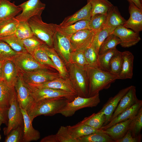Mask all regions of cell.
<instances>
[{"label":"cell","mask_w":142,"mask_h":142,"mask_svg":"<svg viewBox=\"0 0 142 142\" xmlns=\"http://www.w3.org/2000/svg\"><path fill=\"white\" fill-rule=\"evenodd\" d=\"M89 22V21L82 20L65 26H61L56 24H55V25L57 31L69 38L80 30L85 29H90Z\"/></svg>","instance_id":"cell-28"},{"label":"cell","mask_w":142,"mask_h":142,"mask_svg":"<svg viewBox=\"0 0 142 142\" xmlns=\"http://www.w3.org/2000/svg\"><path fill=\"white\" fill-rule=\"evenodd\" d=\"M122 62V52L118 50L113 56L110 60L109 72L114 75L117 76L121 70Z\"/></svg>","instance_id":"cell-44"},{"label":"cell","mask_w":142,"mask_h":142,"mask_svg":"<svg viewBox=\"0 0 142 142\" xmlns=\"http://www.w3.org/2000/svg\"><path fill=\"white\" fill-rule=\"evenodd\" d=\"M0 40L6 43L14 50L17 52H27L24 46L22 39L18 38L14 34L0 38Z\"/></svg>","instance_id":"cell-34"},{"label":"cell","mask_w":142,"mask_h":142,"mask_svg":"<svg viewBox=\"0 0 142 142\" xmlns=\"http://www.w3.org/2000/svg\"><path fill=\"white\" fill-rule=\"evenodd\" d=\"M14 34L22 39L31 37L34 35L27 21L19 22Z\"/></svg>","instance_id":"cell-45"},{"label":"cell","mask_w":142,"mask_h":142,"mask_svg":"<svg viewBox=\"0 0 142 142\" xmlns=\"http://www.w3.org/2000/svg\"><path fill=\"white\" fill-rule=\"evenodd\" d=\"M30 85L38 87L48 88L61 90L77 95L76 92L68 77L63 78L60 77L42 84Z\"/></svg>","instance_id":"cell-21"},{"label":"cell","mask_w":142,"mask_h":142,"mask_svg":"<svg viewBox=\"0 0 142 142\" xmlns=\"http://www.w3.org/2000/svg\"><path fill=\"white\" fill-rule=\"evenodd\" d=\"M91 17V5L89 3H87L85 6L74 13L65 18L59 25L61 26H65L80 21H89Z\"/></svg>","instance_id":"cell-23"},{"label":"cell","mask_w":142,"mask_h":142,"mask_svg":"<svg viewBox=\"0 0 142 142\" xmlns=\"http://www.w3.org/2000/svg\"><path fill=\"white\" fill-rule=\"evenodd\" d=\"M105 116L103 112L100 110L97 113L85 118L81 121L83 123L96 129H101L105 122Z\"/></svg>","instance_id":"cell-33"},{"label":"cell","mask_w":142,"mask_h":142,"mask_svg":"<svg viewBox=\"0 0 142 142\" xmlns=\"http://www.w3.org/2000/svg\"><path fill=\"white\" fill-rule=\"evenodd\" d=\"M67 67L68 78L76 92L77 96L88 97L89 83L87 68L70 63Z\"/></svg>","instance_id":"cell-4"},{"label":"cell","mask_w":142,"mask_h":142,"mask_svg":"<svg viewBox=\"0 0 142 142\" xmlns=\"http://www.w3.org/2000/svg\"><path fill=\"white\" fill-rule=\"evenodd\" d=\"M1 139V135H0V140Z\"/></svg>","instance_id":"cell-56"},{"label":"cell","mask_w":142,"mask_h":142,"mask_svg":"<svg viewBox=\"0 0 142 142\" xmlns=\"http://www.w3.org/2000/svg\"><path fill=\"white\" fill-rule=\"evenodd\" d=\"M94 32L89 29L80 30L69 38L73 51L84 52L91 44Z\"/></svg>","instance_id":"cell-13"},{"label":"cell","mask_w":142,"mask_h":142,"mask_svg":"<svg viewBox=\"0 0 142 142\" xmlns=\"http://www.w3.org/2000/svg\"><path fill=\"white\" fill-rule=\"evenodd\" d=\"M20 53L14 50L6 42L0 40V59L3 60H13L14 58Z\"/></svg>","instance_id":"cell-41"},{"label":"cell","mask_w":142,"mask_h":142,"mask_svg":"<svg viewBox=\"0 0 142 142\" xmlns=\"http://www.w3.org/2000/svg\"><path fill=\"white\" fill-rule=\"evenodd\" d=\"M22 114L24 127L22 142H29L37 141L40 138L39 132L34 129L32 125V121L28 116L26 110L20 108Z\"/></svg>","instance_id":"cell-20"},{"label":"cell","mask_w":142,"mask_h":142,"mask_svg":"<svg viewBox=\"0 0 142 142\" xmlns=\"http://www.w3.org/2000/svg\"><path fill=\"white\" fill-rule=\"evenodd\" d=\"M70 63L84 68H87L88 66L84 52L83 51H74L72 52L70 55Z\"/></svg>","instance_id":"cell-48"},{"label":"cell","mask_w":142,"mask_h":142,"mask_svg":"<svg viewBox=\"0 0 142 142\" xmlns=\"http://www.w3.org/2000/svg\"><path fill=\"white\" fill-rule=\"evenodd\" d=\"M53 48L67 67L73 52L69 38L57 31L53 37Z\"/></svg>","instance_id":"cell-9"},{"label":"cell","mask_w":142,"mask_h":142,"mask_svg":"<svg viewBox=\"0 0 142 142\" xmlns=\"http://www.w3.org/2000/svg\"><path fill=\"white\" fill-rule=\"evenodd\" d=\"M71 134L75 138L87 136L95 133H104V130L101 129H96L87 125L81 121L73 126H67Z\"/></svg>","instance_id":"cell-27"},{"label":"cell","mask_w":142,"mask_h":142,"mask_svg":"<svg viewBox=\"0 0 142 142\" xmlns=\"http://www.w3.org/2000/svg\"><path fill=\"white\" fill-rule=\"evenodd\" d=\"M91 6L92 16L97 14H107L113 5L108 0H87Z\"/></svg>","instance_id":"cell-32"},{"label":"cell","mask_w":142,"mask_h":142,"mask_svg":"<svg viewBox=\"0 0 142 142\" xmlns=\"http://www.w3.org/2000/svg\"><path fill=\"white\" fill-rule=\"evenodd\" d=\"M133 119V118H132ZM132 119L117 123L104 130L107 134L115 141L122 138L129 129V125Z\"/></svg>","instance_id":"cell-26"},{"label":"cell","mask_w":142,"mask_h":142,"mask_svg":"<svg viewBox=\"0 0 142 142\" xmlns=\"http://www.w3.org/2000/svg\"><path fill=\"white\" fill-rule=\"evenodd\" d=\"M126 21L121 15L118 8L113 5L107 13L105 25L115 28L119 26L123 25Z\"/></svg>","instance_id":"cell-31"},{"label":"cell","mask_w":142,"mask_h":142,"mask_svg":"<svg viewBox=\"0 0 142 142\" xmlns=\"http://www.w3.org/2000/svg\"><path fill=\"white\" fill-rule=\"evenodd\" d=\"M122 53L123 62L121 70L117 75L118 79H131L133 75L134 56L128 51H125Z\"/></svg>","instance_id":"cell-24"},{"label":"cell","mask_w":142,"mask_h":142,"mask_svg":"<svg viewBox=\"0 0 142 142\" xmlns=\"http://www.w3.org/2000/svg\"><path fill=\"white\" fill-rule=\"evenodd\" d=\"M24 46L28 53L32 55L34 51L45 43L35 35L22 39Z\"/></svg>","instance_id":"cell-42"},{"label":"cell","mask_w":142,"mask_h":142,"mask_svg":"<svg viewBox=\"0 0 142 142\" xmlns=\"http://www.w3.org/2000/svg\"><path fill=\"white\" fill-rule=\"evenodd\" d=\"M3 60L0 59V79H1L2 67Z\"/></svg>","instance_id":"cell-54"},{"label":"cell","mask_w":142,"mask_h":142,"mask_svg":"<svg viewBox=\"0 0 142 142\" xmlns=\"http://www.w3.org/2000/svg\"><path fill=\"white\" fill-rule=\"evenodd\" d=\"M18 6L22 9V12L15 18L20 22L27 21L35 15L41 16L46 5L40 0H28Z\"/></svg>","instance_id":"cell-12"},{"label":"cell","mask_w":142,"mask_h":142,"mask_svg":"<svg viewBox=\"0 0 142 142\" xmlns=\"http://www.w3.org/2000/svg\"><path fill=\"white\" fill-rule=\"evenodd\" d=\"M11 0H0V24L15 17L22 9Z\"/></svg>","instance_id":"cell-19"},{"label":"cell","mask_w":142,"mask_h":142,"mask_svg":"<svg viewBox=\"0 0 142 142\" xmlns=\"http://www.w3.org/2000/svg\"><path fill=\"white\" fill-rule=\"evenodd\" d=\"M19 72L13 60H3L1 79L9 85L13 87H14Z\"/></svg>","instance_id":"cell-18"},{"label":"cell","mask_w":142,"mask_h":142,"mask_svg":"<svg viewBox=\"0 0 142 142\" xmlns=\"http://www.w3.org/2000/svg\"><path fill=\"white\" fill-rule=\"evenodd\" d=\"M71 101L69 98L65 97L34 101L26 111L33 122L34 119L38 116H52L59 113L67 103Z\"/></svg>","instance_id":"cell-1"},{"label":"cell","mask_w":142,"mask_h":142,"mask_svg":"<svg viewBox=\"0 0 142 142\" xmlns=\"http://www.w3.org/2000/svg\"><path fill=\"white\" fill-rule=\"evenodd\" d=\"M107 15V14H97L92 16L89 22L90 29L95 32L104 27Z\"/></svg>","instance_id":"cell-43"},{"label":"cell","mask_w":142,"mask_h":142,"mask_svg":"<svg viewBox=\"0 0 142 142\" xmlns=\"http://www.w3.org/2000/svg\"><path fill=\"white\" fill-rule=\"evenodd\" d=\"M89 83L88 97L109 88L112 83L118 79L117 75L101 69L98 67L87 68Z\"/></svg>","instance_id":"cell-2"},{"label":"cell","mask_w":142,"mask_h":142,"mask_svg":"<svg viewBox=\"0 0 142 142\" xmlns=\"http://www.w3.org/2000/svg\"><path fill=\"white\" fill-rule=\"evenodd\" d=\"M8 110L0 109V120L7 125L8 123Z\"/></svg>","instance_id":"cell-51"},{"label":"cell","mask_w":142,"mask_h":142,"mask_svg":"<svg viewBox=\"0 0 142 142\" xmlns=\"http://www.w3.org/2000/svg\"><path fill=\"white\" fill-rule=\"evenodd\" d=\"M19 22L15 17L0 24V38L14 34Z\"/></svg>","instance_id":"cell-35"},{"label":"cell","mask_w":142,"mask_h":142,"mask_svg":"<svg viewBox=\"0 0 142 142\" xmlns=\"http://www.w3.org/2000/svg\"><path fill=\"white\" fill-rule=\"evenodd\" d=\"M23 126H19L12 130L6 135L5 142H22Z\"/></svg>","instance_id":"cell-49"},{"label":"cell","mask_w":142,"mask_h":142,"mask_svg":"<svg viewBox=\"0 0 142 142\" xmlns=\"http://www.w3.org/2000/svg\"><path fill=\"white\" fill-rule=\"evenodd\" d=\"M120 40L116 36L111 34L104 41L99 49V54L116 48V46L120 44Z\"/></svg>","instance_id":"cell-39"},{"label":"cell","mask_w":142,"mask_h":142,"mask_svg":"<svg viewBox=\"0 0 142 142\" xmlns=\"http://www.w3.org/2000/svg\"><path fill=\"white\" fill-rule=\"evenodd\" d=\"M41 47L57 68L60 77L63 78H68L67 66L53 48L48 46L45 43Z\"/></svg>","instance_id":"cell-25"},{"label":"cell","mask_w":142,"mask_h":142,"mask_svg":"<svg viewBox=\"0 0 142 142\" xmlns=\"http://www.w3.org/2000/svg\"><path fill=\"white\" fill-rule=\"evenodd\" d=\"M3 123V122L1 120H0V126L1 125V124Z\"/></svg>","instance_id":"cell-55"},{"label":"cell","mask_w":142,"mask_h":142,"mask_svg":"<svg viewBox=\"0 0 142 142\" xmlns=\"http://www.w3.org/2000/svg\"><path fill=\"white\" fill-rule=\"evenodd\" d=\"M115 28L105 25L94 32L91 45L96 51L99 54L100 47L105 40L111 34Z\"/></svg>","instance_id":"cell-30"},{"label":"cell","mask_w":142,"mask_h":142,"mask_svg":"<svg viewBox=\"0 0 142 142\" xmlns=\"http://www.w3.org/2000/svg\"><path fill=\"white\" fill-rule=\"evenodd\" d=\"M142 106V100H139L133 105L118 115L101 129L105 130L117 123L133 118L138 114Z\"/></svg>","instance_id":"cell-22"},{"label":"cell","mask_w":142,"mask_h":142,"mask_svg":"<svg viewBox=\"0 0 142 142\" xmlns=\"http://www.w3.org/2000/svg\"><path fill=\"white\" fill-rule=\"evenodd\" d=\"M40 142H58L56 134L51 135L42 138Z\"/></svg>","instance_id":"cell-52"},{"label":"cell","mask_w":142,"mask_h":142,"mask_svg":"<svg viewBox=\"0 0 142 142\" xmlns=\"http://www.w3.org/2000/svg\"><path fill=\"white\" fill-rule=\"evenodd\" d=\"M13 61L19 72L21 73L29 72L42 69L50 68L40 64L32 55L28 52L20 53Z\"/></svg>","instance_id":"cell-11"},{"label":"cell","mask_w":142,"mask_h":142,"mask_svg":"<svg viewBox=\"0 0 142 142\" xmlns=\"http://www.w3.org/2000/svg\"><path fill=\"white\" fill-rule=\"evenodd\" d=\"M33 34L48 46L53 47V38L57 31L55 24L44 22L41 16L35 15L27 21Z\"/></svg>","instance_id":"cell-3"},{"label":"cell","mask_w":142,"mask_h":142,"mask_svg":"<svg viewBox=\"0 0 142 142\" xmlns=\"http://www.w3.org/2000/svg\"><path fill=\"white\" fill-rule=\"evenodd\" d=\"M32 55L40 64L53 68L58 72L57 68L41 46L34 51Z\"/></svg>","instance_id":"cell-37"},{"label":"cell","mask_w":142,"mask_h":142,"mask_svg":"<svg viewBox=\"0 0 142 142\" xmlns=\"http://www.w3.org/2000/svg\"><path fill=\"white\" fill-rule=\"evenodd\" d=\"M128 2L130 17L123 26L139 33L142 31V9L138 8L132 2Z\"/></svg>","instance_id":"cell-15"},{"label":"cell","mask_w":142,"mask_h":142,"mask_svg":"<svg viewBox=\"0 0 142 142\" xmlns=\"http://www.w3.org/2000/svg\"><path fill=\"white\" fill-rule=\"evenodd\" d=\"M139 100L136 94V87L135 86L131 85V88L120 100L110 121L123 112L132 106Z\"/></svg>","instance_id":"cell-16"},{"label":"cell","mask_w":142,"mask_h":142,"mask_svg":"<svg viewBox=\"0 0 142 142\" xmlns=\"http://www.w3.org/2000/svg\"><path fill=\"white\" fill-rule=\"evenodd\" d=\"M35 101L60 97H65L72 101L77 95L61 90L35 87L28 85Z\"/></svg>","instance_id":"cell-10"},{"label":"cell","mask_w":142,"mask_h":142,"mask_svg":"<svg viewBox=\"0 0 142 142\" xmlns=\"http://www.w3.org/2000/svg\"><path fill=\"white\" fill-rule=\"evenodd\" d=\"M14 87H12L0 79V109L8 110L10 100L15 92Z\"/></svg>","instance_id":"cell-29"},{"label":"cell","mask_w":142,"mask_h":142,"mask_svg":"<svg viewBox=\"0 0 142 142\" xmlns=\"http://www.w3.org/2000/svg\"><path fill=\"white\" fill-rule=\"evenodd\" d=\"M111 34L119 38L120 40V44L125 48L134 45L141 40L139 33L126 28L123 25L117 27Z\"/></svg>","instance_id":"cell-14"},{"label":"cell","mask_w":142,"mask_h":142,"mask_svg":"<svg viewBox=\"0 0 142 142\" xmlns=\"http://www.w3.org/2000/svg\"><path fill=\"white\" fill-rule=\"evenodd\" d=\"M84 53L88 67H98L99 54L91 44L85 49Z\"/></svg>","instance_id":"cell-46"},{"label":"cell","mask_w":142,"mask_h":142,"mask_svg":"<svg viewBox=\"0 0 142 142\" xmlns=\"http://www.w3.org/2000/svg\"><path fill=\"white\" fill-rule=\"evenodd\" d=\"M141 135L140 134L136 137L133 136L130 131L128 130L122 138L115 142H140L141 141Z\"/></svg>","instance_id":"cell-50"},{"label":"cell","mask_w":142,"mask_h":142,"mask_svg":"<svg viewBox=\"0 0 142 142\" xmlns=\"http://www.w3.org/2000/svg\"><path fill=\"white\" fill-rule=\"evenodd\" d=\"M58 142H78L73 136L67 126H61L55 134Z\"/></svg>","instance_id":"cell-47"},{"label":"cell","mask_w":142,"mask_h":142,"mask_svg":"<svg viewBox=\"0 0 142 142\" xmlns=\"http://www.w3.org/2000/svg\"><path fill=\"white\" fill-rule=\"evenodd\" d=\"M128 2H131L138 8L142 9V4L139 0H127Z\"/></svg>","instance_id":"cell-53"},{"label":"cell","mask_w":142,"mask_h":142,"mask_svg":"<svg viewBox=\"0 0 142 142\" xmlns=\"http://www.w3.org/2000/svg\"><path fill=\"white\" fill-rule=\"evenodd\" d=\"M118 51L116 48L99 54L98 67L103 70L109 72L110 60Z\"/></svg>","instance_id":"cell-38"},{"label":"cell","mask_w":142,"mask_h":142,"mask_svg":"<svg viewBox=\"0 0 142 142\" xmlns=\"http://www.w3.org/2000/svg\"><path fill=\"white\" fill-rule=\"evenodd\" d=\"M131 86V85L130 86L120 90L114 97L110 98L104 105L100 110L103 112L105 116V121L103 126L106 125L109 123L120 100Z\"/></svg>","instance_id":"cell-17"},{"label":"cell","mask_w":142,"mask_h":142,"mask_svg":"<svg viewBox=\"0 0 142 142\" xmlns=\"http://www.w3.org/2000/svg\"><path fill=\"white\" fill-rule=\"evenodd\" d=\"M78 142H115L107 134L102 133H95L78 139Z\"/></svg>","instance_id":"cell-36"},{"label":"cell","mask_w":142,"mask_h":142,"mask_svg":"<svg viewBox=\"0 0 142 142\" xmlns=\"http://www.w3.org/2000/svg\"><path fill=\"white\" fill-rule=\"evenodd\" d=\"M49 69H42L29 72L19 73L27 84L36 85L52 80L60 77L58 72H54Z\"/></svg>","instance_id":"cell-7"},{"label":"cell","mask_w":142,"mask_h":142,"mask_svg":"<svg viewBox=\"0 0 142 142\" xmlns=\"http://www.w3.org/2000/svg\"><path fill=\"white\" fill-rule=\"evenodd\" d=\"M14 87L20 108L27 111L34 100L28 84L24 82L19 72Z\"/></svg>","instance_id":"cell-8"},{"label":"cell","mask_w":142,"mask_h":142,"mask_svg":"<svg viewBox=\"0 0 142 142\" xmlns=\"http://www.w3.org/2000/svg\"><path fill=\"white\" fill-rule=\"evenodd\" d=\"M8 118L7 126L3 129L4 134L6 136L13 129L18 126H24L23 116L15 91L10 100L9 107L8 110Z\"/></svg>","instance_id":"cell-6"},{"label":"cell","mask_w":142,"mask_h":142,"mask_svg":"<svg viewBox=\"0 0 142 142\" xmlns=\"http://www.w3.org/2000/svg\"><path fill=\"white\" fill-rule=\"evenodd\" d=\"M100 102L99 93L87 98L77 96L72 101L68 102L60 111L59 113L66 117L71 116L79 110L95 107Z\"/></svg>","instance_id":"cell-5"},{"label":"cell","mask_w":142,"mask_h":142,"mask_svg":"<svg viewBox=\"0 0 142 142\" xmlns=\"http://www.w3.org/2000/svg\"><path fill=\"white\" fill-rule=\"evenodd\" d=\"M142 128V107L138 114L132 119L130 123L129 130L132 136L136 137L140 134Z\"/></svg>","instance_id":"cell-40"}]
</instances>
